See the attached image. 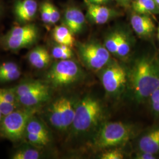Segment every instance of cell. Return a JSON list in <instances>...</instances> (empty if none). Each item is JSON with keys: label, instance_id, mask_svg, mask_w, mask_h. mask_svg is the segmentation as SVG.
<instances>
[{"label": "cell", "instance_id": "1", "mask_svg": "<svg viewBox=\"0 0 159 159\" xmlns=\"http://www.w3.org/2000/svg\"><path fill=\"white\" fill-rule=\"evenodd\" d=\"M129 78L137 101L142 102L159 87V64L148 57H142L134 63Z\"/></svg>", "mask_w": 159, "mask_h": 159}, {"label": "cell", "instance_id": "2", "mask_svg": "<svg viewBox=\"0 0 159 159\" xmlns=\"http://www.w3.org/2000/svg\"><path fill=\"white\" fill-rule=\"evenodd\" d=\"M102 114L100 102L91 96L84 97L75 106L74 120L71 125L74 134L90 130L98 124Z\"/></svg>", "mask_w": 159, "mask_h": 159}, {"label": "cell", "instance_id": "3", "mask_svg": "<svg viewBox=\"0 0 159 159\" xmlns=\"http://www.w3.org/2000/svg\"><path fill=\"white\" fill-rule=\"evenodd\" d=\"M37 112L34 107H25L4 116L0 122V136L14 142L20 141L25 134L30 120Z\"/></svg>", "mask_w": 159, "mask_h": 159}, {"label": "cell", "instance_id": "4", "mask_svg": "<svg viewBox=\"0 0 159 159\" xmlns=\"http://www.w3.org/2000/svg\"><path fill=\"white\" fill-rule=\"evenodd\" d=\"M133 136L130 125L122 122H109L101 127L95 139L94 144L99 149L122 145Z\"/></svg>", "mask_w": 159, "mask_h": 159}, {"label": "cell", "instance_id": "5", "mask_svg": "<svg viewBox=\"0 0 159 159\" xmlns=\"http://www.w3.org/2000/svg\"><path fill=\"white\" fill-rule=\"evenodd\" d=\"M75 107L72 100L61 97L52 102L48 110V117L51 125L61 131L71 127L75 115Z\"/></svg>", "mask_w": 159, "mask_h": 159}, {"label": "cell", "instance_id": "6", "mask_svg": "<svg viewBox=\"0 0 159 159\" xmlns=\"http://www.w3.org/2000/svg\"><path fill=\"white\" fill-rule=\"evenodd\" d=\"M80 75L79 66L73 60H60L52 66L46 78L51 85L59 87L73 83Z\"/></svg>", "mask_w": 159, "mask_h": 159}, {"label": "cell", "instance_id": "7", "mask_svg": "<svg viewBox=\"0 0 159 159\" xmlns=\"http://www.w3.org/2000/svg\"><path fill=\"white\" fill-rule=\"evenodd\" d=\"M38 35V29L34 24L16 26L6 34L3 39V44L8 50H20L33 44Z\"/></svg>", "mask_w": 159, "mask_h": 159}, {"label": "cell", "instance_id": "8", "mask_svg": "<svg viewBox=\"0 0 159 159\" xmlns=\"http://www.w3.org/2000/svg\"><path fill=\"white\" fill-rule=\"evenodd\" d=\"M80 57L88 68L94 71L106 67L110 61V53L105 46L95 42L80 44Z\"/></svg>", "mask_w": 159, "mask_h": 159}, {"label": "cell", "instance_id": "9", "mask_svg": "<svg viewBox=\"0 0 159 159\" xmlns=\"http://www.w3.org/2000/svg\"><path fill=\"white\" fill-rule=\"evenodd\" d=\"M101 80L104 89L108 94H116L123 89L127 74L121 66L117 63H111L102 70Z\"/></svg>", "mask_w": 159, "mask_h": 159}, {"label": "cell", "instance_id": "10", "mask_svg": "<svg viewBox=\"0 0 159 159\" xmlns=\"http://www.w3.org/2000/svg\"><path fill=\"white\" fill-rule=\"evenodd\" d=\"M85 17L79 8L71 7L66 9L64 14L63 23L73 34H78L84 27Z\"/></svg>", "mask_w": 159, "mask_h": 159}, {"label": "cell", "instance_id": "11", "mask_svg": "<svg viewBox=\"0 0 159 159\" xmlns=\"http://www.w3.org/2000/svg\"><path fill=\"white\" fill-rule=\"evenodd\" d=\"M37 8L35 0H20L15 4L14 12L18 21L26 23L33 20Z\"/></svg>", "mask_w": 159, "mask_h": 159}, {"label": "cell", "instance_id": "12", "mask_svg": "<svg viewBox=\"0 0 159 159\" xmlns=\"http://www.w3.org/2000/svg\"><path fill=\"white\" fill-rule=\"evenodd\" d=\"M130 22L135 33L140 37L150 36L155 31L154 23L152 18L146 14L132 16Z\"/></svg>", "mask_w": 159, "mask_h": 159}, {"label": "cell", "instance_id": "13", "mask_svg": "<svg viewBox=\"0 0 159 159\" xmlns=\"http://www.w3.org/2000/svg\"><path fill=\"white\" fill-rule=\"evenodd\" d=\"M50 97L48 87L45 84L40 88L21 96L18 97V102L25 107H34L46 102Z\"/></svg>", "mask_w": 159, "mask_h": 159}, {"label": "cell", "instance_id": "14", "mask_svg": "<svg viewBox=\"0 0 159 159\" xmlns=\"http://www.w3.org/2000/svg\"><path fill=\"white\" fill-rule=\"evenodd\" d=\"M139 150L159 153V127H154L144 134L139 142Z\"/></svg>", "mask_w": 159, "mask_h": 159}, {"label": "cell", "instance_id": "15", "mask_svg": "<svg viewBox=\"0 0 159 159\" xmlns=\"http://www.w3.org/2000/svg\"><path fill=\"white\" fill-rule=\"evenodd\" d=\"M87 12L91 20L97 24L107 23L114 14L110 8L91 2L88 4Z\"/></svg>", "mask_w": 159, "mask_h": 159}, {"label": "cell", "instance_id": "16", "mask_svg": "<svg viewBox=\"0 0 159 159\" xmlns=\"http://www.w3.org/2000/svg\"><path fill=\"white\" fill-rule=\"evenodd\" d=\"M50 55L46 48L38 46L30 51L28 55L30 64L37 69H43L50 62Z\"/></svg>", "mask_w": 159, "mask_h": 159}, {"label": "cell", "instance_id": "17", "mask_svg": "<svg viewBox=\"0 0 159 159\" xmlns=\"http://www.w3.org/2000/svg\"><path fill=\"white\" fill-rule=\"evenodd\" d=\"M54 41L58 44L65 45L70 47H73L75 43L74 34L65 25H57L52 32Z\"/></svg>", "mask_w": 159, "mask_h": 159}, {"label": "cell", "instance_id": "18", "mask_svg": "<svg viewBox=\"0 0 159 159\" xmlns=\"http://www.w3.org/2000/svg\"><path fill=\"white\" fill-rule=\"evenodd\" d=\"M134 11L140 14H148L157 12V5L154 0H136L133 3Z\"/></svg>", "mask_w": 159, "mask_h": 159}, {"label": "cell", "instance_id": "19", "mask_svg": "<svg viewBox=\"0 0 159 159\" xmlns=\"http://www.w3.org/2000/svg\"><path fill=\"white\" fill-rule=\"evenodd\" d=\"M32 133L50 139V134L46 127L38 120L33 117L27 124L25 133Z\"/></svg>", "mask_w": 159, "mask_h": 159}, {"label": "cell", "instance_id": "20", "mask_svg": "<svg viewBox=\"0 0 159 159\" xmlns=\"http://www.w3.org/2000/svg\"><path fill=\"white\" fill-rule=\"evenodd\" d=\"M44 84L39 81H33L24 83L21 84L17 86L16 88L12 90L15 93L17 97L26 94L31 91L36 90Z\"/></svg>", "mask_w": 159, "mask_h": 159}, {"label": "cell", "instance_id": "21", "mask_svg": "<svg viewBox=\"0 0 159 159\" xmlns=\"http://www.w3.org/2000/svg\"><path fill=\"white\" fill-rule=\"evenodd\" d=\"M40 152L32 148H24L16 151L11 156L12 159H38L40 158Z\"/></svg>", "mask_w": 159, "mask_h": 159}, {"label": "cell", "instance_id": "22", "mask_svg": "<svg viewBox=\"0 0 159 159\" xmlns=\"http://www.w3.org/2000/svg\"><path fill=\"white\" fill-rule=\"evenodd\" d=\"M52 56L56 59L69 60L73 56L71 47L65 45L58 44L55 46L52 50Z\"/></svg>", "mask_w": 159, "mask_h": 159}, {"label": "cell", "instance_id": "23", "mask_svg": "<svg viewBox=\"0 0 159 159\" xmlns=\"http://www.w3.org/2000/svg\"><path fill=\"white\" fill-rule=\"evenodd\" d=\"M130 51V43L126 35L123 33H120L119 41L117 47L116 55L121 58L126 57Z\"/></svg>", "mask_w": 159, "mask_h": 159}, {"label": "cell", "instance_id": "24", "mask_svg": "<svg viewBox=\"0 0 159 159\" xmlns=\"http://www.w3.org/2000/svg\"><path fill=\"white\" fill-rule=\"evenodd\" d=\"M120 33L114 32L109 35L105 41V47L110 53L116 54L119 41Z\"/></svg>", "mask_w": 159, "mask_h": 159}, {"label": "cell", "instance_id": "25", "mask_svg": "<svg viewBox=\"0 0 159 159\" xmlns=\"http://www.w3.org/2000/svg\"><path fill=\"white\" fill-rule=\"evenodd\" d=\"M26 137L30 142L36 146H44L50 142V139L40 136L32 133H26Z\"/></svg>", "mask_w": 159, "mask_h": 159}, {"label": "cell", "instance_id": "26", "mask_svg": "<svg viewBox=\"0 0 159 159\" xmlns=\"http://www.w3.org/2000/svg\"><path fill=\"white\" fill-rule=\"evenodd\" d=\"M0 97L6 101L17 105L18 98L15 93L12 89H0Z\"/></svg>", "mask_w": 159, "mask_h": 159}, {"label": "cell", "instance_id": "27", "mask_svg": "<svg viewBox=\"0 0 159 159\" xmlns=\"http://www.w3.org/2000/svg\"><path fill=\"white\" fill-rule=\"evenodd\" d=\"M41 20L47 25H51V16L48 7V2H44L40 6Z\"/></svg>", "mask_w": 159, "mask_h": 159}, {"label": "cell", "instance_id": "28", "mask_svg": "<svg viewBox=\"0 0 159 159\" xmlns=\"http://www.w3.org/2000/svg\"><path fill=\"white\" fill-rule=\"evenodd\" d=\"M21 75V71L19 68L8 72L6 74L0 75V82L6 83L11 82L20 78Z\"/></svg>", "mask_w": 159, "mask_h": 159}, {"label": "cell", "instance_id": "29", "mask_svg": "<svg viewBox=\"0 0 159 159\" xmlns=\"http://www.w3.org/2000/svg\"><path fill=\"white\" fill-rule=\"evenodd\" d=\"M16 104L8 102L0 97V112L3 116H6L14 111Z\"/></svg>", "mask_w": 159, "mask_h": 159}, {"label": "cell", "instance_id": "30", "mask_svg": "<svg viewBox=\"0 0 159 159\" xmlns=\"http://www.w3.org/2000/svg\"><path fill=\"white\" fill-rule=\"evenodd\" d=\"M149 98L154 112L159 114V87L152 93Z\"/></svg>", "mask_w": 159, "mask_h": 159}, {"label": "cell", "instance_id": "31", "mask_svg": "<svg viewBox=\"0 0 159 159\" xmlns=\"http://www.w3.org/2000/svg\"><path fill=\"white\" fill-rule=\"evenodd\" d=\"M124 155L118 150H111L104 152L101 155L102 159H123Z\"/></svg>", "mask_w": 159, "mask_h": 159}, {"label": "cell", "instance_id": "32", "mask_svg": "<svg viewBox=\"0 0 159 159\" xmlns=\"http://www.w3.org/2000/svg\"><path fill=\"white\" fill-rule=\"evenodd\" d=\"M48 7L51 16V25H53L59 21L60 18V14L57 8L50 2H48Z\"/></svg>", "mask_w": 159, "mask_h": 159}, {"label": "cell", "instance_id": "33", "mask_svg": "<svg viewBox=\"0 0 159 159\" xmlns=\"http://www.w3.org/2000/svg\"><path fill=\"white\" fill-rule=\"evenodd\" d=\"M19 68L16 63L14 62H7L3 63L0 66V75L6 74L12 70Z\"/></svg>", "mask_w": 159, "mask_h": 159}, {"label": "cell", "instance_id": "34", "mask_svg": "<svg viewBox=\"0 0 159 159\" xmlns=\"http://www.w3.org/2000/svg\"><path fill=\"white\" fill-rule=\"evenodd\" d=\"M157 158V154L151 153L146 152L139 151L135 156V159H156Z\"/></svg>", "mask_w": 159, "mask_h": 159}, {"label": "cell", "instance_id": "35", "mask_svg": "<svg viewBox=\"0 0 159 159\" xmlns=\"http://www.w3.org/2000/svg\"><path fill=\"white\" fill-rule=\"evenodd\" d=\"M108 0H96L94 2V4H102L105 2H106Z\"/></svg>", "mask_w": 159, "mask_h": 159}, {"label": "cell", "instance_id": "36", "mask_svg": "<svg viewBox=\"0 0 159 159\" xmlns=\"http://www.w3.org/2000/svg\"><path fill=\"white\" fill-rule=\"evenodd\" d=\"M119 1H120V2H123V3H125V2H127L129 0H119Z\"/></svg>", "mask_w": 159, "mask_h": 159}, {"label": "cell", "instance_id": "37", "mask_svg": "<svg viewBox=\"0 0 159 159\" xmlns=\"http://www.w3.org/2000/svg\"><path fill=\"white\" fill-rule=\"evenodd\" d=\"M154 1H155V2H156V4L157 5V6H159V0H154Z\"/></svg>", "mask_w": 159, "mask_h": 159}, {"label": "cell", "instance_id": "38", "mask_svg": "<svg viewBox=\"0 0 159 159\" xmlns=\"http://www.w3.org/2000/svg\"><path fill=\"white\" fill-rule=\"evenodd\" d=\"M2 113L0 112V122H1V120H2Z\"/></svg>", "mask_w": 159, "mask_h": 159}, {"label": "cell", "instance_id": "39", "mask_svg": "<svg viewBox=\"0 0 159 159\" xmlns=\"http://www.w3.org/2000/svg\"><path fill=\"white\" fill-rule=\"evenodd\" d=\"M89 1H90V2H91V3H94V1H96V0H89Z\"/></svg>", "mask_w": 159, "mask_h": 159}, {"label": "cell", "instance_id": "40", "mask_svg": "<svg viewBox=\"0 0 159 159\" xmlns=\"http://www.w3.org/2000/svg\"><path fill=\"white\" fill-rule=\"evenodd\" d=\"M158 38H159V27H158Z\"/></svg>", "mask_w": 159, "mask_h": 159}]
</instances>
